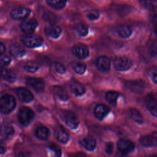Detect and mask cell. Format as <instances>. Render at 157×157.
I'll list each match as a JSON object with an SVG mask.
<instances>
[{"label":"cell","mask_w":157,"mask_h":157,"mask_svg":"<svg viewBox=\"0 0 157 157\" xmlns=\"http://www.w3.org/2000/svg\"><path fill=\"white\" fill-rule=\"evenodd\" d=\"M96 66L100 71L107 72L110 67V60L107 56H99L96 60Z\"/></svg>","instance_id":"2e32d148"},{"label":"cell","mask_w":157,"mask_h":157,"mask_svg":"<svg viewBox=\"0 0 157 157\" xmlns=\"http://www.w3.org/2000/svg\"><path fill=\"white\" fill-rule=\"evenodd\" d=\"M72 68L75 72L78 74H83L86 69V66L84 63H74L72 64Z\"/></svg>","instance_id":"d6a6232c"},{"label":"cell","mask_w":157,"mask_h":157,"mask_svg":"<svg viewBox=\"0 0 157 157\" xmlns=\"http://www.w3.org/2000/svg\"><path fill=\"white\" fill-rule=\"evenodd\" d=\"M117 148L121 153L125 155L132 152L135 148V145L129 140L120 139L117 143Z\"/></svg>","instance_id":"5b68a950"},{"label":"cell","mask_w":157,"mask_h":157,"mask_svg":"<svg viewBox=\"0 0 157 157\" xmlns=\"http://www.w3.org/2000/svg\"><path fill=\"white\" fill-rule=\"evenodd\" d=\"M129 113L132 120L139 124H142L144 122L143 117L140 112L136 109L132 108L129 110Z\"/></svg>","instance_id":"83f0119b"},{"label":"cell","mask_w":157,"mask_h":157,"mask_svg":"<svg viewBox=\"0 0 157 157\" xmlns=\"http://www.w3.org/2000/svg\"><path fill=\"white\" fill-rule=\"evenodd\" d=\"M140 142L142 145L145 147H151L156 146L157 140L156 135H147L142 136L140 139Z\"/></svg>","instance_id":"ffe728a7"},{"label":"cell","mask_w":157,"mask_h":157,"mask_svg":"<svg viewBox=\"0 0 157 157\" xmlns=\"http://www.w3.org/2000/svg\"><path fill=\"white\" fill-rule=\"evenodd\" d=\"M55 67L56 71L61 74H63L66 72V67H64V66L63 64H61L60 63H58V62L55 63Z\"/></svg>","instance_id":"74e56055"},{"label":"cell","mask_w":157,"mask_h":157,"mask_svg":"<svg viewBox=\"0 0 157 157\" xmlns=\"http://www.w3.org/2000/svg\"><path fill=\"white\" fill-rule=\"evenodd\" d=\"M5 51H6L5 45L2 43L0 42V55H2L5 52Z\"/></svg>","instance_id":"7bdbcfd3"},{"label":"cell","mask_w":157,"mask_h":157,"mask_svg":"<svg viewBox=\"0 0 157 157\" xmlns=\"http://www.w3.org/2000/svg\"><path fill=\"white\" fill-rule=\"evenodd\" d=\"M39 67V66L38 64L33 61H28L27 63H25L24 66L25 69L29 72H35L38 70Z\"/></svg>","instance_id":"1f68e13d"},{"label":"cell","mask_w":157,"mask_h":157,"mask_svg":"<svg viewBox=\"0 0 157 157\" xmlns=\"http://www.w3.org/2000/svg\"><path fill=\"white\" fill-rule=\"evenodd\" d=\"M43 18L44 20L48 21V23H51L52 25H53L55 21H56V17L54 14H53L52 13H50V12L44 13L43 15Z\"/></svg>","instance_id":"d590c367"},{"label":"cell","mask_w":157,"mask_h":157,"mask_svg":"<svg viewBox=\"0 0 157 157\" xmlns=\"http://www.w3.org/2000/svg\"><path fill=\"white\" fill-rule=\"evenodd\" d=\"M14 132V128L11 124L8 123L3 124L0 127V140H7L13 134Z\"/></svg>","instance_id":"7c38bea8"},{"label":"cell","mask_w":157,"mask_h":157,"mask_svg":"<svg viewBox=\"0 0 157 157\" xmlns=\"http://www.w3.org/2000/svg\"><path fill=\"white\" fill-rule=\"evenodd\" d=\"M72 53L79 59H85L89 55V49L83 44H75L72 48Z\"/></svg>","instance_id":"52a82bcc"},{"label":"cell","mask_w":157,"mask_h":157,"mask_svg":"<svg viewBox=\"0 0 157 157\" xmlns=\"http://www.w3.org/2000/svg\"><path fill=\"white\" fill-rule=\"evenodd\" d=\"M75 31L80 36H85L88 33V26L85 23H79L75 28Z\"/></svg>","instance_id":"f546056e"},{"label":"cell","mask_w":157,"mask_h":157,"mask_svg":"<svg viewBox=\"0 0 157 157\" xmlns=\"http://www.w3.org/2000/svg\"><path fill=\"white\" fill-rule=\"evenodd\" d=\"M37 25V22L36 20L31 19L23 22L20 25V28L21 31L27 35L33 34L35 31Z\"/></svg>","instance_id":"4fadbf2b"},{"label":"cell","mask_w":157,"mask_h":157,"mask_svg":"<svg viewBox=\"0 0 157 157\" xmlns=\"http://www.w3.org/2000/svg\"><path fill=\"white\" fill-rule=\"evenodd\" d=\"M34 117V112L29 107H24L20 109L18 114L20 123L23 126L28 125Z\"/></svg>","instance_id":"7a4b0ae2"},{"label":"cell","mask_w":157,"mask_h":157,"mask_svg":"<svg viewBox=\"0 0 157 157\" xmlns=\"http://www.w3.org/2000/svg\"><path fill=\"white\" fill-rule=\"evenodd\" d=\"M55 136L56 139L62 144H66L69 140V134L61 125L57 126L55 129Z\"/></svg>","instance_id":"5bb4252c"},{"label":"cell","mask_w":157,"mask_h":157,"mask_svg":"<svg viewBox=\"0 0 157 157\" xmlns=\"http://www.w3.org/2000/svg\"><path fill=\"white\" fill-rule=\"evenodd\" d=\"M54 92L59 99L66 101L69 99V96L66 91L61 86H56L54 87Z\"/></svg>","instance_id":"484cf974"},{"label":"cell","mask_w":157,"mask_h":157,"mask_svg":"<svg viewBox=\"0 0 157 157\" xmlns=\"http://www.w3.org/2000/svg\"><path fill=\"white\" fill-rule=\"evenodd\" d=\"M26 83L37 92H42L45 90V83L40 78L29 77L26 78Z\"/></svg>","instance_id":"ba28073f"},{"label":"cell","mask_w":157,"mask_h":157,"mask_svg":"<svg viewBox=\"0 0 157 157\" xmlns=\"http://www.w3.org/2000/svg\"><path fill=\"white\" fill-rule=\"evenodd\" d=\"M116 31L118 34L123 38H128L132 34L131 28L126 25H121L118 26Z\"/></svg>","instance_id":"603a6c76"},{"label":"cell","mask_w":157,"mask_h":157,"mask_svg":"<svg viewBox=\"0 0 157 157\" xmlns=\"http://www.w3.org/2000/svg\"><path fill=\"white\" fill-rule=\"evenodd\" d=\"M2 78H3L4 80H6V81L9 82H13L15 81L16 80V74L15 73L11 71V70H9V69H3V72L2 74Z\"/></svg>","instance_id":"4316f807"},{"label":"cell","mask_w":157,"mask_h":157,"mask_svg":"<svg viewBox=\"0 0 157 157\" xmlns=\"http://www.w3.org/2000/svg\"><path fill=\"white\" fill-rule=\"evenodd\" d=\"M119 96V93L117 91H110L106 93L105 99L106 100L112 105H116L118 98Z\"/></svg>","instance_id":"f1b7e54d"},{"label":"cell","mask_w":157,"mask_h":157,"mask_svg":"<svg viewBox=\"0 0 157 157\" xmlns=\"http://www.w3.org/2000/svg\"><path fill=\"white\" fill-rule=\"evenodd\" d=\"M59 147H58L56 144H52L48 147V149L50 150V151L52 153H53L52 156H61V151Z\"/></svg>","instance_id":"836d02e7"},{"label":"cell","mask_w":157,"mask_h":157,"mask_svg":"<svg viewBox=\"0 0 157 157\" xmlns=\"http://www.w3.org/2000/svg\"><path fill=\"white\" fill-rule=\"evenodd\" d=\"M11 61L10 58L6 55H3L0 57V66H6L10 64Z\"/></svg>","instance_id":"8d00e7d4"},{"label":"cell","mask_w":157,"mask_h":157,"mask_svg":"<svg viewBox=\"0 0 157 157\" xmlns=\"http://www.w3.org/2000/svg\"><path fill=\"white\" fill-rule=\"evenodd\" d=\"M64 120L68 127L71 129H76L79 124V120L75 113L67 112L64 115Z\"/></svg>","instance_id":"8fae6325"},{"label":"cell","mask_w":157,"mask_h":157,"mask_svg":"<svg viewBox=\"0 0 157 157\" xmlns=\"http://www.w3.org/2000/svg\"><path fill=\"white\" fill-rule=\"evenodd\" d=\"M132 64V61L125 56H117L113 60V66L116 70L119 71L128 70Z\"/></svg>","instance_id":"3957f363"},{"label":"cell","mask_w":157,"mask_h":157,"mask_svg":"<svg viewBox=\"0 0 157 157\" xmlns=\"http://www.w3.org/2000/svg\"><path fill=\"white\" fill-rule=\"evenodd\" d=\"M3 69L4 68L1 66H0V77H1L2 76V72H3Z\"/></svg>","instance_id":"ee69618b"},{"label":"cell","mask_w":157,"mask_h":157,"mask_svg":"<svg viewBox=\"0 0 157 157\" xmlns=\"http://www.w3.org/2000/svg\"><path fill=\"white\" fill-rule=\"evenodd\" d=\"M35 136L37 139L40 140H47L49 137L50 131L47 127L44 126H40L36 129Z\"/></svg>","instance_id":"7402d4cb"},{"label":"cell","mask_w":157,"mask_h":157,"mask_svg":"<svg viewBox=\"0 0 157 157\" xmlns=\"http://www.w3.org/2000/svg\"><path fill=\"white\" fill-rule=\"evenodd\" d=\"M21 42L25 46L34 48L41 45L43 42V39L39 36L28 34L21 39Z\"/></svg>","instance_id":"277c9868"},{"label":"cell","mask_w":157,"mask_h":157,"mask_svg":"<svg viewBox=\"0 0 157 157\" xmlns=\"http://www.w3.org/2000/svg\"><path fill=\"white\" fill-rule=\"evenodd\" d=\"M10 52L11 55L16 57H20L23 56L26 52L20 45L18 44H12L10 47Z\"/></svg>","instance_id":"cb8c5ba5"},{"label":"cell","mask_w":157,"mask_h":157,"mask_svg":"<svg viewBox=\"0 0 157 157\" xmlns=\"http://www.w3.org/2000/svg\"><path fill=\"white\" fill-rule=\"evenodd\" d=\"M127 86L132 92L140 94L145 88V83L142 80L129 81L127 83Z\"/></svg>","instance_id":"9c48e42d"},{"label":"cell","mask_w":157,"mask_h":157,"mask_svg":"<svg viewBox=\"0 0 157 157\" xmlns=\"http://www.w3.org/2000/svg\"><path fill=\"white\" fill-rule=\"evenodd\" d=\"M150 78H151V80L153 81V82L155 84H156V83H157V72H156V68L152 69V70L150 72Z\"/></svg>","instance_id":"f35d334b"},{"label":"cell","mask_w":157,"mask_h":157,"mask_svg":"<svg viewBox=\"0 0 157 157\" xmlns=\"http://www.w3.org/2000/svg\"><path fill=\"white\" fill-rule=\"evenodd\" d=\"M47 4L56 10L63 9L66 4V0H46Z\"/></svg>","instance_id":"d4e9b609"},{"label":"cell","mask_w":157,"mask_h":157,"mask_svg":"<svg viewBox=\"0 0 157 157\" xmlns=\"http://www.w3.org/2000/svg\"><path fill=\"white\" fill-rule=\"evenodd\" d=\"M17 95L18 99L24 102H29L33 100L32 93L26 88L20 87L17 90Z\"/></svg>","instance_id":"9a60e30c"},{"label":"cell","mask_w":157,"mask_h":157,"mask_svg":"<svg viewBox=\"0 0 157 157\" xmlns=\"http://www.w3.org/2000/svg\"><path fill=\"white\" fill-rule=\"evenodd\" d=\"M110 108L105 104H98L94 110V116L99 120H103L110 112Z\"/></svg>","instance_id":"e0dca14e"},{"label":"cell","mask_w":157,"mask_h":157,"mask_svg":"<svg viewBox=\"0 0 157 157\" xmlns=\"http://www.w3.org/2000/svg\"><path fill=\"white\" fill-rule=\"evenodd\" d=\"M139 2L144 7L149 10H153L156 7V0H139Z\"/></svg>","instance_id":"4dcf8cb0"},{"label":"cell","mask_w":157,"mask_h":157,"mask_svg":"<svg viewBox=\"0 0 157 157\" xmlns=\"http://www.w3.org/2000/svg\"><path fill=\"white\" fill-rule=\"evenodd\" d=\"M145 105L150 112V113L155 117H156L157 116V111H156V96L154 94H150L147 95L145 99Z\"/></svg>","instance_id":"30bf717a"},{"label":"cell","mask_w":157,"mask_h":157,"mask_svg":"<svg viewBox=\"0 0 157 157\" xmlns=\"http://www.w3.org/2000/svg\"><path fill=\"white\" fill-rule=\"evenodd\" d=\"M31 13V10L26 7H15L10 12V15L12 18L15 20H25L26 19Z\"/></svg>","instance_id":"8992f818"},{"label":"cell","mask_w":157,"mask_h":157,"mask_svg":"<svg viewBox=\"0 0 157 157\" xmlns=\"http://www.w3.org/2000/svg\"><path fill=\"white\" fill-rule=\"evenodd\" d=\"M16 106V100L10 94H4L0 98V111L4 114L11 112Z\"/></svg>","instance_id":"6da1fadb"},{"label":"cell","mask_w":157,"mask_h":157,"mask_svg":"<svg viewBox=\"0 0 157 157\" xmlns=\"http://www.w3.org/2000/svg\"><path fill=\"white\" fill-rule=\"evenodd\" d=\"M113 144L112 142H108L106 144L105 147V152L107 154H112L113 152Z\"/></svg>","instance_id":"60d3db41"},{"label":"cell","mask_w":157,"mask_h":157,"mask_svg":"<svg viewBox=\"0 0 157 157\" xmlns=\"http://www.w3.org/2000/svg\"><path fill=\"white\" fill-rule=\"evenodd\" d=\"M44 31L47 36L53 39L58 38L61 33V28L55 25H52L46 27Z\"/></svg>","instance_id":"d6986e66"},{"label":"cell","mask_w":157,"mask_h":157,"mask_svg":"<svg viewBox=\"0 0 157 157\" xmlns=\"http://www.w3.org/2000/svg\"><path fill=\"white\" fill-rule=\"evenodd\" d=\"M99 17V12L96 10H91L86 13V17L88 20L91 21H94L97 20Z\"/></svg>","instance_id":"e575fe53"},{"label":"cell","mask_w":157,"mask_h":157,"mask_svg":"<svg viewBox=\"0 0 157 157\" xmlns=\"http://www.w3.org/2000/svg\"><path fill=\"white\" fill-rule=\"evenodd\" d=\"M70 90L75 96H82L85 93V87L79 82L73 81L70 84Z\"/></svg>","instance_id":"44dd1931"},{"label":"cell","mask_w":157,"mask_h":157,"mask_svg":"<svg viewBox=\"0 0 157 157\" xmlns=\"http://www.w3.org/2000/svg\"><path fill=\"white\" fill-rule=\"evenodd\" d=\"M82 146L89 151H93L96 147V140L92 136H85L80 141Z\"/></svg>","instance_id":"ac0fdd59"},{"label":"cell","mask_w":157,"mask_h":157,"mask_svg":"<svg viewBox=\"0 0 157 157\" xmlns=\"http://www.w3.org/2000/svg\"><path fill=\"white\" fill-rule=\"evenodd\" d=\"M156 42L155 41L152 45L150 46V50H149V53L152 56H155L156 55Z\"/></svg>","instance_id":"ab89813d"},{"label":"cell","mask_w":157,"mask_h":157,"mask_svg":"<svg viewBox=\"0 0 157 157\" xmlns=\"http://www.w3.org/2000/svg\"><path fill=\"white\" fill-rule=\"evenodd\" d=\"M6 151V148L4 144L0 140V154H4Z\"/></svg>","instance_id":"b9f144b4"}]
</instances>
